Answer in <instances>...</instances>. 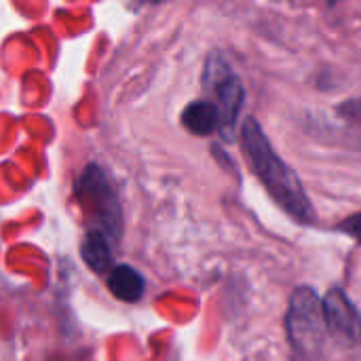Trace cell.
Wrapping results in <instances>:
<instances>
[{
	"label": "cell",
	"mask_w": 361,
	"mask_h": 361,
	"mask_svg": "<svg viewBox=\"0 0 361 361\" xmlns=\"http://www.w3.org/2000/svg\"><path fill=\"white\" fill-rule=\"evenodd\" d=\"M324 311L322 300L311 288H298L290 302L288 313V334L294 347V353L305 361L322 355L324 343Z\"/></svg>",
	"instance_id": "obj_3"
},
{
	"label": "cell",
	"mask_w": 361,
	"mask_h": 361,
	"mask_svg": "<svg viewBox=\"0 0 361 361\" xmlns=\"http://www.w3.org/2000/svg\"><path fill=\"white\" fill-rule=\"evenodd\" d=\"M322 311L330 334L361 347V315L343 290H330L322 300Z\"/></svg>",
	"instance_id": "obj_5"
},
{
	"label": "cell",
	"mask_w": 361,
	"mask_h": 361,
	"mask_svg": "<svg viewBox=\"0 0 361 361\" xmlns=\"http://www.w3.org/2000/svg\"><path fill=\"white\" fill-rule=\"evenodd\" d=\"M241 144L245 157L252 165V171L264 184L269 195L290 214L294 220L302 224L315 222L313 205L298 180V176L283 163V159L275 152L264 131L254 118H247L241 129Z\"/></svg>",
	"instance_id": "obj_1"
},
{
	"label": "cell",
	"mask_w": 361,
	"mask_h": 361,
	"mask_svg": "<svg viewBox=\"0 0 361 361\" xmlns=\"http://www.w3.org/2000/svg\"><path fill=\"white\" fill-rule=\"evenodd\" d=\"M74 197L91 231L104 233L112 243L121 239L123 212L112 180L99 165H87L74 184Z\"/></svg>",
	"instance_id": "obj_2"
},
{
	"label": "cell",
	"mask_w": 361,
	"mask_h": 361,
	"mask_svg": "<svg viewBox=\"0 0 361 361\" xmlns=\"http://www.w3.org/2000/svg\"><path fill=\"white\" fill-rule=\"evenodd\" d=\"M112 241L99 233V231H87L82 245H80V256L87 262V267L97 273V275H106L114 269V256H112Z\"/></svg>",
	"instance_id": "obj_6"
},
{
	"label": "cell",
	"mask_w": 361,
	"mask_h": 361,
	"mask_svg": "<svg viewBox=\"0 0 361 361\" xmlns=\"http://www.w3.org/2000/svg\"><path fill=\"white\" fill-rule=\"evenodd\" d=\"M182 125L195 135H212L220 129L218 108L212 99H195L184 108Z\"/></svg>",
	"instance_id": "obj_8"
},
{
	"label": "cell",
	"mask_w": 361,
	"mask_h": 361,
	"mask_svg": "<svg viewBox=\"0 0 361 361\" xmlns=\"http://www.w3.org/2000/svg\"><path fill=\"white\" fill-rule=\"evenodd\" d=\"M338 231L347 233L349 237H353L357 243H361V212L360 214H355V216H349V218H345V220L341 222Z\"/></svg>",
	"instance_id": "obj_9"
},
{
	"label": "cell",
	"mask_w": 361,
	"mask_h": 361,
	"mask_svg": "<svg viewBox=\"0 0 361 361\" xmlns=\"http://www.w3.org/2000/svg\"><path fill=\"white\" fill-rule=\"evenodd\" d=\"M106 281H108V290L112 292V296L123 302H137L146 292V281L142 273L129 264H114Z\"/></svg>",
	"instance_id": "obj_7"
},
{
	"label": "cell",
	"mask_w": 361,
	"mask_h": 361,
	"mask_svg": "<svg viewBox=\"0 0 361 361\" xmlns=\"http://www.w3.org/2000/svg\"><path fill=\"white\" fill-rule=\"evenodd\" d=\"M343 112L351 118H360L361 121V99H355V102H349L343 106Z\"/></svg>",
	"instance_id": "obj_10"
},
{
	"label": "cell",
	"mask_w": 361,
	"mask_h": 361,
	"mask_svg": "<svg viewBox=\"0 0 361 361\" xmlns=\"http://www.w3.org/2000/svg\"><path fill=\"white\" fill-rule=\"evenodd\" d=\"M205 87L214 95V106L218 108L220 116V133L224 140H231L237 127V118L241 114L243 106V85L237 78V74L231 70L226 59L220 53L209 55L205 66Z\"/></svg>",
	"instance_id": "obj_4"
}]
</instances>
